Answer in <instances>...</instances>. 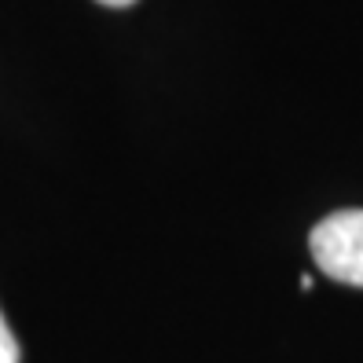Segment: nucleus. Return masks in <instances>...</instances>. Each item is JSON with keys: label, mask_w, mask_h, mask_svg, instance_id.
<instances>
[{"label": "nucleus", "mask_w": 363, "mask_h": 363, "mask_svg": "<svg viewBox=\"0 0 363 363\" xmlns=\"http://www.w3.org/2000/svg\"><path fill=\"white\" fill-rule=\"evenodd\" d=\"M308 250L327 279L363 290V209H337L323 217L308 235Z\"/></svg>", "instance_id": "1"}, {"label": "nucleus", "mask_w": 363, "mask_h": 363, "mask_svg": "<svg viewBox=\"0 0 363 363\" xmlns=\"http://www.w3.org/2000/svg\"><path fill=\"white\" fill-rule=\"evenodd\" d=\"M0 363H18V341L8 327L4 312H0Z\"/></svg>", "instance_id": "2"}, {"label": "nucleus", "mask_w": 363, "mask_h": 363, "mask_svg": "<svg viewBox=\"0 0 363 363\" xmlns=\"http://www.w3.org/2000/svg\"><path fill=\"white\" fill-rule=\"evenodd\" d=\"M96 4H103V8H133L136 0H96Z\"/></svg>", "instance_id": "3"}]
</instances>
